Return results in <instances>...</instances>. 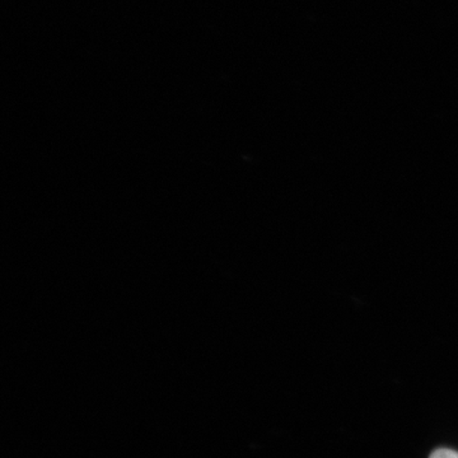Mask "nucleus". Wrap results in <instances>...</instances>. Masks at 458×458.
<instances>
[{
  "label": "nucleus",
  "instance_id": "f257e3e1",
  "mask_svg": "<svg viewBox=\"0 0 458 458\" xmlns=\"http://www.w3.org/2000/svg\"><path fill=\"white\" fill-rule=\"evenodd\" d=\"M430 458H458L456 451L448 450V448H442L434 452Z\"/></svg>",
  "mask_w": 458,
  "mask_h": 458
}]
</instances>
